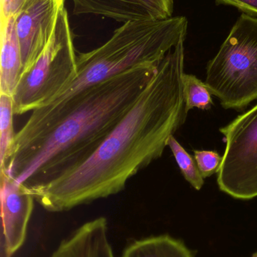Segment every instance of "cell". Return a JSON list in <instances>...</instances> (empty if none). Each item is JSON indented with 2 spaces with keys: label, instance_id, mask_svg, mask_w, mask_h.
<instances>
[{
  "label": "cell",
  "instance_id": "10",
  "mask_svg": "<svg viewBox=\"0 0 257 257\" xmlns=\"http://www.w3.org/2000/svg\"><path fill=\"white\" fill-rule=\"evenodd\" d=\"M51 257H115L107 220L101 217L81 225L60 243Z\"/></svg>",
  "mask_w": 257,
  "mask_h": 257
},
{
  "label": "cell",
  "instance_id": "5",
  "mask_svg": "<svg viewBox=\"0 0 257 257\" xmlns=\"http://www.w3.org/2000/svg\"><path fill=\"white\" fill-rule=\"evenodd\" d=\"M77 57L73 32L64 8L51 40L20 78L13 95L15 115L44 106L61 93L76 76Z\"/></svg>",
  "mask_w": 257,
  "mask_h": 257
},
{
  "label": "cell",
  "instance_id": "18",
  "mask_svg": "<svg viewBox=\"0 0 257 257\" xmlns=\"http://www.w3.org/2000/svg\"><path fill=\"white\" fill-rule=\"evenodd\" d=\"M220 3L238 8L249 15H257V0H217Z\"/></svg>",
  "mask_w": 257,
  "mask_h": 257
},
{
  "label": "cell",
  "instance_id": "13",
  "mask_svg": "<svg viewBox=\"0 0 257 257\" xmlns=\"http://www.w3.org/2000/svg\"><path fill=\"white\" fill-rule=\"evenodd\" d=\"M14 101L9 95L0 93V167L7 160L9 151L15 140L14 131Z\"/></svg>",
  "mask_w": 257,
  "mask_h": 257
},
{
  "label": "cell",
  "instance_id": "19",
  "mask_svg": "<svg viewBox=\"0 0 257 257\" xmlns=\"http://www.w3.org/2000/svg\"><path fill=\"white\" fill-rule=\"evenodd\" d=\"M252 257H257V252L256 253H255L252 256Z\"/></svg>",
  "mask_w": 257,
  "mask_h": 257
},
{
  "label": "cell",
  "instance_id": "16",
  "mask_svg": "<svg viewBox=\"0 0 257 257\" xmlns=\"http://www.w3.org/2000/svg\"><path fill=\"white\" fill-rule=\"evenodd\" d=\"M194 158L203 178L218 173L223 162V157L213 151H195Z\"/></svg>",
  "mask_w": 257,
  "mask_h": 257
},
{
  "label": "cell",
  "instance_id": "17",
  "mask_svg": "<svg viewBox=\"0 0 257 257\" xmlns=\"http://www.w3.org/2000/svg\"><path fill=\"white\" fill-rule=\"evenodd\" d=\"M29 0H1V21L15 17Z\"/></svg>",
  "mask_w": 257,
  "mask_h": 257
},
{
  "label": "cell",
  "instance_id": "12",
  "mask_svg": "<svg viewBox=\"0 0 257 257\" xmlns=\"http://www.w3.org/2000/svg\"><path fill=\"white\" fill-rule=\"evenodd\" d=\"M122 257H193L187 246L169 235L149 237L130 244Z\"/></svg>",
  "mask_w": 257,
  "mask_h": 257
},
{
  "label": "cell",
  "instance_id": "2",
  "mask_svg": "<svg viewBox=\"0 0 257 257\" xmlns=\"http://www.w3.org/2000/svg\"><path fill=\"white\" fill-rule=\"evenodd\" d=\"M158 66H135L57 106L32 111L0 172L29 188L80 166L134 106Z\"/></svg>",
  "mask_w": 257,
  "mask_h": 257
},
{
  "label": "cell",
  "instance_id": "9",
  "mask_svg": "<svg viewBox=\"0 0 257 257\" xmlns=\"http://www.w3.org/2000/svg\"><path fill=\"white\" fill-rule=\"evenodd\" d=\"M75 15H95L126 24L172 18L174 0H71Z\"/></svg>",
  "mask_w": 257,
  "mask_h": 257
},
{
  "label": "cell",
  "instance_id": "11",
  "mask_svg": "<svg viewBox=\"0 0 257 257\" xmlns=\"http://www.w3.org/2000/svg\"><path fill=\"white\" fill-rule=\"evenodd\" d=\"M22 72V58L15 31V17H12L1 21L0 93L13 97Z\"/></svg>",
  "mask_w": 257,
  "mask_h": 257
},
{
  "label": "cell",
  "instance_id": "14",
  "mask_svg": "<svg viewBox=\"0 0 257 257\" xmlns=\"http://www.w3.org/2000/svg\"><path fill=\"white\" fill-rule=\"evenodd\" d=\"M184 94L185 99V111L188 113L193 108L208 110L213 105L211 93L205 83L194 75L184 74Z\"/></svg>",
  "mask_w": 257,
  "mask_h": 257
},
{
  "label": "cell",
  "instance_id": "1",
  "mask_svg": "<svg viewBox=\"0 0 257 257\" xmlns=\"http://www.w3.org/2000/svg\"><path fill=\"white\" fill-rule=\"evenodd\" d=\"M184 41L161 60L134 106L80 166L27 187L47 211L62 212L122 191L127 182L161 157L185 121Z\"/></svg>",
  "mask_w": 257,
  "mask_h": 257
},
{
  "label": "cell",
  "instance_id": "7",
  "mask_svg": "<svg viewBox=\"0 0 257 257\" xmlns=\"http://www.w3.org/2000/svg\"><path fill=\"white\" fill-rule=\"evenodd\" d=\"M66 0H29L15 16L22 74L34 64L51 40Z\"/></svg>",
  "mask_w": 257,
  "mask_h": 257
},
{
  "label": "cell",
  "instance_id": "3",
  "mask_svg": "<svg viewBox=\"0 0 257 257\" xmlns=\"http://www.w3.org/2000/svg\"><path fill=\"white\" fill-rule=\"evenodd\" d=\"M185 17L122 24L104 45L77 57L73 81L55 99L40 108H52L81 90L140 65L158 66L181 39H186Z\"/></svg>",
  "mask_w": 257,
  "mask_h": 257
},
{
  "label": "cell",
  "instance_id": "15",
  "mask_svg": "<svg viewBox=\"0 0 257 257\" xmlns=\"http://www.w3.org/2000/svg\"><path fill=\"white\" fill-rule=\"evenodd\" d=\"M167 145L172 150L185 179L196 190H200L204 184V178L199 172L196 160L183 148L175 136L169 138Z\"/></svg>",
  "mask_w": 257,
  "mask_h": 257
},
{
  "label": "cell",
  "instance_id": "4",
  "mask_svg": "<svg viewBox=\"0 0 257 257\" xmlns=\"http://www.w3.org/2000/svg\"><path fill=\"white\" fill-rule=\"evenodd\" d=\"M205 84L225 108L257 99V18L244 13L208 63Z\"/></svg>",
  "mask_w": 257,
  "mask_h": 257
},
{
  "label": "cell",
  "instance_id": "6",
  "mask_svg": "<svg viewBox=\"0 0 257 257\" xmlns=\"http://www.w3.org/2000/svg\"><path fill=\"white\" fill-rule=\"evenodd\" d=\"M226 147L217 184L222 191L239 199L257 196V104L221 128Z\"/></svg>",
  "mask_w": 257,
  "mask_h": 257
},
{
  "label": "cell",
  "instance_id": "8",
  "mask_svg": "<svg viewBox=\"0 0 257 257\" xmlns=\"http://www.w3.org/2000/svg\"><path fill=\"white\" fill-rule=\"evenodd\" d=\"M0 179L5 253L12 257L25 241L35 198L26 186L6 172L0 173Z\"/></svg>",
  "mask_w": 257,
  "mask_h": 257
}]
</instances>
